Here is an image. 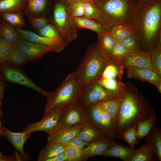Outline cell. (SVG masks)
I'll return each instance as SVG.
<instances>
[{
    "label": "cell",
    "mask_w": 161,
    "mask_h": 161,
    "mask_svg": "<svg viewBox=\"0 0 161 161\" xmlns=\"http://www.w3.org/2000/svg\"><path fill=\"white\" fill-rule=\"evenodd\" d=\"M52 24L67 44L77 38V30L71 21L66 8L61 3H57L55 6Z\"/></svg>",
    "instance_id": "8"
},
{
    "label": "cell",
    "mask_w": 161,
    "mask_h": 161,
    "mask_svg": "<svg viewBox=\"0 0 161 161\" xmlns=\"http://www.w3.org/2000/svg\"><path fill=\"white\" fill-rule=\"evenodd\" d=\"M30 28L32 30L38 31L49 22L46 17L40 16H27Z\"/></svg>",
    "instance_id": "43"
},
{
    "label": "cell",
    "mask_w": 161,
    "mask_h": 161,
    "mask_svg": "<svg viewBox=\"0 0 161 161\" xmlns=\"http://www.w3.org/2000/svg\"><path fill=\"white\" fill-rule=\"evenodd\" d=\"M0 36L14 45L21 38L15 28L2 19L0 20Z\"/></svg>",
    "instance_id": "26"
},
{
    "label": "cell",
    "mask_w": 161,
    "mask_h": 161,
    "mask_svg": "<svg viewBox=\"0 0 161 161\" xmlns=\"http://www.w3.org/2000/svg\"><path fill=\"white\" fill-rule=\"evenodd\" d=\"M110 33L116 42H120L134 33L131 26L118 25L112 27Z\"/></svg>",
    "instance_id": "27"
},
{
    "label": "cell",
    "mask_w": 161,
    "mask_h": 161,
    "mask_svg": "<svg viewBox=\"0 0 161 161\" xmlns=\"http://www.w3.org/2000/svg\"><path fill=\"white\" fill-rule=\"evenodd\" d=\"M152 65L155 71L161 76V41L150 51Z\"/></svg>",
    "instance_id": "37"
},
{
    "label": "cell",
    "mask_w": 161,
    "mask_h": 161,
    "mask_svg": "<svg viewBox=\"0 0 161 161\" xmlns=\"http://www.w3.org/2000/svg\"><path fill=\"white\" fill-rule=\"evenodd\" d=\"M135 150L115 142L107 149L102 155L118 158L124 161H128Z\"/></svg>",
    "instance_id": "19"
},
{
    "label": "cell",
    "mask_w": 161,
    "mask_h": 161,
    "mask_svg": "<svg viewBox=\"0 0 161 161\" xmlns=\"http://www.w3.org/2000/svg\"><path fill=\"white\" fill-rule=\"evenodd\" d=\"M115 141L107 138L100 139L87 143L83 150L85 157L89 158L102 155L107 149Z\"/></svg>",
    "instance_id": "18"
},
{
    "label": "cell",
    "mask_w": 161,
    "mask_h": 161,
    "mask_svg": "<svg viewBox=\"0 0 161 161\" xmlns=\"http://www.w3.org/2000/svg\"><path fill=\"white\" fill-rule=\"evenodd\" d=\"M22 11L14 13H0V17L4 20L15 28L24 29L26 23Z\"/></svg>",
    "instance_id": "24"
},
{
    "label": "cell",
    "mask_w": 161,
    "mask_h": 161,
    "mask_svg": "<svg viewBox=\"0 0 161 161\" xmlns=\"http://www.w3.org/2000/svg\"><path fill=\"white\" fill-rule=\"evenodd\" d=\"M124 68L131 67H145L155 70L152 67L150 52L140 50L129 54L120 62Z\"/></svg>",
    "instance_id": "14"
},
{
    "label": "cell",
    "mask_w": 161,
    "mask_h": 161,
    "mask_svg": "<svg viewBox=\"0 0 161 161\" xmlns=\"http://www.w3.org/2000/svg\"><path fill=\"white\" fill-rule=\"evenodd\" d=\"M70 20L75 28H84L93 30L97 33L106 30L102 24L95 20L83 17H73L69 16Z\"/></svg>",
    "instance_id": "21"
},
{
    "label": "cell",
    "mask_w": 161,
    "mask_h": 161,
    "mask_svg": "<svg viewBox=\"0 0 161 161\" xmlns=\"http://www.w3.org/2000/svg\"><path fill=\"white\" fill-rule=\"evenodd\" d=\"M66 146L60 143H48L40 152L37 159L38 161H46L65 152Z\"/></svg>",
    "instance_id": "23"
},
{
    "label": "cell",
    "mask_w": 161,
    "mask_h": 161,
    "mask_svg": "<svg viewBox=\"0 0 161 161\" xmlns=\"http://www.w3.org/2000/svg\"><path fill=\"white\" fill-rule=\"evenodd\" d=\"M26 0H1L0 1V13L22 11Z\"/></svg>",
    "instance_id": "32"
},
{
    "label": "cell",
    "mask_w": 161,
    "mask_h": 161,
    "mask_svg": "<svg viewBox=\"0 0 161 161\" xmlns=\"http://www.w3.org/2000/svg\"><path fill=\"white\" fill-rule=\"evenodd\" d=\"M155 113L145 98L129 82L124 84L120 95L116 137L120 138L128 129L137 125Z\"/></svg>",
    "instance_id": "2"
},
{
    "label": "cell",
    "mask_w": 161,
    "mask_h": 161,
    "mask_svg": "<svg viewBox=\"0 0 161 161\" xmlns=\"http://www.w3.org/2000/svg\"><path fill=\"white\" fill-rule=\"evenodd\" d=\"M83 123L69 127L60 129L55 133L49 135L47 138V143H60L66 145L72 138L77 136Z\"/></svg>",
    "instance_id": "17"
},
{
    "label": "cell",
    "mask_w": 161,
    "mask_h": 161,
    "mask_svg": "<svg viewBox=\"0 0 161 161\" xmlns=\"http://www.w3.org/2000/svg\"><path fill=\"white\" fill-rule=\"evenodd\" d=\"M131 25L141 50L150 52L161 41V0H139Z\"/></svg>",
    "instance_id": "1"
},
{
    "label": "cell",
    "mask_w": 161,
    "mask_h": 161,
    "mask_svg": "<svg viewBox=\"0 0 161 161\" xmlns=\"http://www.w3.org/2000/svg\"><path fill=\"white\" fill-rule=\"evenodd\" d=\"M0 75L7 82L19 84L36 91L47 97L50 92L37 85L26 74L23 67L6 63L0 66Z\"/></svg>",
    "instance_id": "6"
},
{
    "label": "cell",
    "mask_w": 161,
    "mask_h": 161,
    "mask_svg": "<svg viewBox=\"0 0 161 161\" xmlns=\"http://www.w3.org/2000/svg\"><path fill=\"white\" fill-rule=\"evenodd\" d=\"M151 83L155 86L160 93H161V81L155 82Z\"/></svg>",
    "instance_id": "50"
},
{
    "label": "cell",
    "mask_w": 161,
    "mask_h": 161,
    "mask_svg": "<svg viewBox=\"0 0 161 161\" xmlns=\"http://www.w3.org/2000/svg\"><path fill=\"white\" fill-rule=\"evenodd\" d=\"M83 17L95 20L98 15V11L94 3L92 1L84 0Z\"/></svg>",
    "instance_id": "45"
},
{
    "label": "cell",
    "mask_w": 161,
    "mask_h": 161,
    "mask_svg": "<svg viewBox=\"0 0 161 161\" xmlns=\"http://www.w3.org/2000/svg\"><path fill=\"white\" fill-rule=\"evenodd\" d=\"M129 53L120 42H117L108 58L112 62L120 64L121 61Z\"/></svg>",
    "instance_id": "36"
},
{
    "label": "cell",
    "mask_w": 161,
    "mask_h": 161,
    "mask_svg": "<svg viewBox=\"0 0 161 161\" xmlns=\"http://www.w3.org/2000/svg\"><path fill=\"white\" fill-rule=\"evenodd\" d=\"M119 42L125 48L129 53L141 50L140 41L135 34Z\"/></svg>",
    "instance_id": "40"
},
{
    "label": "cell",
    "mask_w": 161,
    "mask_h": 161,
    "mask_svg": "<svg viewBox=\"0 0 161 161\" xmlns=\"http://www.w3.org/2000/svg\"><path fill=\"white\" fill-rule=\"evenodd\" d=\"M84 0H72L66 8L69 16L71 17H83L84 14Z\"/></svg>",
    "instance_id": "38"
},
{
    "label": "cell",
    "mask_w": 161,
    "mask_h": 161,
    "mask_svg": "<svg viewBox=\"0 0 161 161\" xmlns=\"http://www.w3.org/2000/svg\"><path fill=\"white\" fill-rule=\"evenodd\" d=\"M87 143L76 136L70 140L66 144V146L73 147L83 150Z\"/></svg>",
    "instance_id": "46"
},
{
    "label": "cell",
    "mask_w": 161,
    "mask_h": 161,
    "mask_svg": "<svg viewBox=\"0 0 161 161\" xmlns=\"http://www.w3.org/2000/svg\"><path fill=\"white\" fill-rule=\"evenodd\" d=\"M111 63L101 51L98 42L89 46L75 71L78 77L81 90L100 79L105 68Z\"/></svg>",
    "instance_id": "4"
},
{
    "label": "cell",
    "mask_w": 161,
    "mask_h": 161,
    "mask_svg": "<svg viewBox=\"0 0 161 161\" xmlns=\"http://www.w3.org/2000/svg\"><path fill=\"white\" fill-rule=\"evenodd\" d=\"M126 142L129 146L135 149L137 143V126L135 125L127 129L122 134L121 138Z\"/></svg>",
    "instance_id": "41"
},
{
    "label": "cell",
    "mask_w": 161,
    "mask_h": 161,
    "mask_svg": "<svg viewBox=\"0 0 161 161\" xmlns=\"http://www.w3.org/2000/svg\"><path fill=\"white\" fill-rule=\"evenodd\" d=\"M139 0H97L94 2L98 11L96 20L109 31L118 25L131 26Z\"/></svg>",
    "instance_id": "3"
},
{
    "label": "cell",
    "mask_w": 161,
    "mask_h": 161,
    "mask_svg": "<svg viewBox=\"0 0 161 161\" xmlns=\"http://www.w3.org/2000/svg\"><path fill=\"white\" fill-rule=\"evenodd\" d=\"M2 116H3V113L1 110V107H0V128L3 130L4 126H3L2 125L1 123V117Z\"/></svg>",
    "instance_id": "51"
},
{
    "label": "cell",
    "mask_w": 161,
    "mask_h": 161,
    "mask_svg": "<svg viewBox=\"0 0 161 161\" xmlns=\"http://www.w3.org/2000/svg\"><path fill=\"white\" fill-rule=\"evenodd\" d=\"M124 67L123 65L111 63L105 68L101 76L102 78H116L121 80Z\"/></svg>",
    "instance_id": "33"
},
{
    "label": "cell",
    "mask_w": 161,
    "mask_h": 161,
    "mask_svg": "<svg viewBox=\"0 0 161 161\" xmlns=\"http://www.w3.org/2000/svg\"><path fill=\"white\" fill-rule=\"evenodd\" d=\"M145 0V1H151V0Z\"/></svg>",
    "instance_id": "54"
},
{
    "label": "cell",
    "mask_w": 161,
    "mask_h": 161,
    "mask_svg": "<svg viewBox=\"0 0 161 161\" xmlns=\"http://www.w3.org/2000/svg\"><path fill=\"white\" fill-rule=\"evenodd\" d=\"M47 4V0H26L23 12L27 16H40L45 10Z\"/></svg>",
    "instance_id": "25"
},
{
    "label": "cell",
    "mask_w": 161,
    "mask_h": 161,
    "mask_svg": "<svg viewBox=\"0 0 161 161\" xmlns=\"http://www.w3.org/2000/svg\"><path fill=\"white\" fill-rule=\"evenodd\" d=\"M98 81L90 84L80 92L77 102L85 109L103 101L118 97L121 94L107 91Z\"/></svg>",
    "instance_id": "7"
},
{
    "label": "cell",
    "mask_w": 161,
    "mask_h": 161,
    "mask_svg": "<svg viewBox=\"0 0 161 161\" xmlns=\"http://www.w3.org/2000/svg\"><path fill=\"white\" fill-rule=\"evenodd\" d=\"M29 62L25 55L15 45L8 57L7 63L23 68Z\"/></svg>",
    "instance_id": "34"
},
{
    "label": "cell",
    "mask_w": 161,
    "mask_h": 161,
    "mask_svg": "<svg viewBox=\"0 0 161 161\" xmlns=\"http://www.w3.org/2000/svg\"><path fill=\"white\" fill-rule=\"evenodd\" d=\"M15 45L25 55L29 62L38 60L47 52H55L54 49L50 47L34 43L21 38Z\"/></svg>",
    "instance_id": "13"
},
{
    "label": "cell",
    "mask_w": 161,
    "mask_h": 161,
    "mask_svg": "<svg viewBox=\"0 0 161 161\" xmlns=\"http://www.w3.org/2000/svg\"><path fill=\"white\" fill-rule=\"evenodd\" d=\"M69 0V1L70 2V1H71L72 0Z\"/></svg>",
    "instance_id": "55"
},
{
    "label": "cell",
    "mask_w": 161,
    "mask_h": 161,
    "mask_svg": "<svg viewBox=\"0 0 161 161\" xmlns=\"http://www.w3.org/2000/svg\"><path fill=\"white\" fill-rule=\"evenodd\" d=\"M97 34L100 47L103 54L108 57V56L113 49L116 42L109 31L106 30Z\"/></svg>",
    "instance_id": "30"
},
{
    "label": "cell",
    "mask_w": 161,
    "mask_h": 161,
    "mask_svg": "<svg viewBox=\"0 0 161 161\" xmlns=\"http://www.w3.org/2000/svg\"><path fill=\"white\" fill-rule=\"evenodd\" d=\"M86 120L85 109L77 101L72 102L64 107L60 120V129L82 124Z\"/></svg>",
    "instance_id": "11"
},
{
    "label": "cell",
    "mask_w": 161,
    "mask_h": 161,
    "mask_svg": "<svg viewBox=\"0 0 161 161\" xmlns=\"http://www.w3.org/2000/svg\"><path fill=\"white\" fill-rule=\"evenodd\" d=\"M156 115L154 113L149 118L137 124V143L148 134L153 127L156 126Z\"/></svg>",
    "instance_id": "31"
},
{
    "label": "cell",
    "mask_w": 161,
    "mask_h": 161,
    "mask_svg": "<svg viewBox=\"0 0 161 161\" xmlns=\"http://www.w3.org/2000/svg\"><path fill=\"white\" fill-rule=\"evenodd\" d=\"M145 142L151 148L160 161L161 160V130L156 126L145 137Z\"/></svg>",
    "instance_id": "22"
},
{
    "label": "cell",
    "mask_w": 161,
    "mask_h": 161,
    "mask_svg": "<svg viewBox=\"0 0 161 161\" xmlns=\"http://www.w3.org/2000/svg\"><path fill=\"white\" fill-rule=\"evenodd\" d=\"M6 86V82L2 77L0 75V107H1L2 101Z\"/></svg>",
    "instance_id": "48"
},
{
    "label": "cell",
    "mask_w": 161,
    "mask_h": 161,
    "mask_svg": "<svg viewBox=\"0 0 161 161\" xmlns=\"http://www.w3.org/2000/svg\"><path fill=\"white\" fill-rule=\"evenodd\" d=\"M64 153L67 161H83L87 159L84 156L83 150L73 147L66 146Z\"/></svg>",
    "instance_id": "42"
},
{
    "label": "cell",
    "mask_w": 161,
    "mask_h": 161,
    "mask_svg": "<svg viewBox=\"0 0 161 161\" xmlns=\"http://www.w3.org/2000/svg\"><path fill=\"white\" fill-rule=\"evenodd\" d=\"M86 120L106 137L115 140L116 139V130L117 122L107 120L101 114L100 109L97 105L85 108Z\"/></svg>",
    "instance_id": "9"
},
{
    "label": "cell",
    "mask_w": 161,
    "mask_h": 161,
    "mask_svg": "<svg viewBox=\"0 0 161 161\" xmlns=\"http://www.w3.org/2000/svg\"><path fill=\"white\" fill-rule=\"evenodd\" d=\"M14 45L0 36V66L7 63L8 57Z\"/></svg>",
    "instance_id": "39"
},
{
    "label": "cell",
    "mask_w": 161,
    "mask_h": 161,
    "mask_svg": "<svg viewBox=\"0 0 161 161\" xmlns=\"http://www.w3.org/2000/svg\"><path fill=\"white\" fill-rule=\"evenodd\" d=\"M77 136L87 143L100 139L106 138L87 120L83 123Z\"/></svg>",
    "instance_id": "20"
},
{
    "label": "cell",
    "mask_w": 161,
    "mask_h": 161,
    "mask_svg": "<svg viewBox=\"0 0 161 161\" xmlns=\"http://www.w3.org/2000/svg\"><path fill=\"white\" fill-rule=\"evenodd\" d=\"M89 0V1H92L93 2H94V1H96L97 0Z\"/></svg>",
    "instance_id": "53"
},
{
    "label": "cell",
    "mask_w": 161,
    "mask_h": 161,
    "mask_svg": "<svg viewBox=\"0 0 161 161\" xmlns=\"http://www.w3.org/2000/svg\"><path fill=\"white\" fill-rule=\"evenodd\" d=\"M155 154L147 144L142 145L139 148L135 150L128 161H154Z\"/></svg>",
    "instance_id": "28"
},
{
    "label": "cell",
    "mask_w": 161,
    "mask_h": 161,
    "mask_svg": "<svg viewBox=\"0 0 161 161\" xmlns=\"http://www.w3.org/2000/svg\"><path fill=\"white\" fill-rule=\"evenodd\" d=\"M21 38L39 44L52 48L55 52H59L64 50L66 43L61 37L49 38L40 35L32 31L15 28Z\"/></svg>",
    "instance_id": "12"
},
{
    "label": "cell",
    "mask_w": 161,
    "mask_h": 161,
    "mask_svg": "<svg viewBox=\"0 0 161 161\" xmlns=\"http://www.w3.org/2000/svg\"><path fill=\"white\" fill-rule=\"evenodd\" d=\"M64 106L55 109L40 121L29 124L22 131L30 134L38 131L46 132L49 135L55 133L60 129V120Z\"/></svg>",
    "instance_id": "10"
},
{
    "label": "cell",
    "mask_w": 161,
    "mask_h": 161,
    "mask_svg": "<svg viewBox=\"0 0 161 161\" xmlns=\"http://www.w3.org/2000/svg\"><path fill=\"white\" fill-rule=\"evenodd\" d=\"M3 131L0 128V137L2 136H3ZM2 155V154L0 151V157Z\"/></svg>",
    "instance_id": "52"
},
{
    "label": "cell",
    "mask_w": 161,
    "mask_h": 161,
    "mask_svg": "<svg viewBox=\"0 0 161 161\" xmlns=\"http://www.w3.org/2000/svg\"><path fill=\"white\" fill-rule=\"evenodd\" d=\"M1 0H0V1H1Z\"/></svg>",
    "instance_id": "56"
},
{
    "label": "cell",
    "mask_w": 161,
    "mask_h": 161,
    "mask_svg": "<svg viewBox=\"0 0 161 161\" xmlns=\"http://www.w3.org/2000/svg\"><path fill=\"white\" fill-rule=\"evenodd\" d=\"M3 131V136L10 142L16 150L19 153L23 161L29 160V155L24 151V146L27 139L30 136L24 132H15L4 127Z\"/></svg>",
    "instance_id": "15"
},
{
    "label": "cell",
    "mask_w": 161,
    "mask_h": 161,
    "mask_svg": "<svg viewBox=\"0 0 161 161\" xmlns=\"http://www.w3.org/2000/svg\"><path fill=\"white\" fill-rule=\"evenodd\" d=\"M81 91L78 77L75 71L68 75L58 87L50 92L47 97L43 117L57 108L77 101Z\"/></svg>",
    "instance_id": "5"
},
{
    "label": "cell",
    "mask_w": 161,
    "mask_h": 161,
    "mask_svg": "<svg viewBox=\"0 0 161 161\" xmlns=\"http://www.w3.org/2000/svg\"><path fill=\"white\" fill-rule=\"evenodd\" d=\"M128 78H132L151 83L161 81V77L155 71L145 67H131L126 68Z\"/></svg>",
    "instance_id": "16"
},
{
    "label": "cell",
    "mask_w": 161,
    "mask_h": 161,
    "mask_svg": "<svg viewBox=\"0 0 161 161\" xmlns=\"http://www.w3.org/2000/svg\"><path fill=\"white\" fill-rule=\"evenodd\" d=\"M46 161H67V157L64 152L49 159Z\"/></svg>",
    "instance_id": "49"
},
{
    "label": "cell",
    "mask_w": 161,
    "mask_h": 161,
    "mask_svg": "<svg viewBox=\"0 0 161 161\" xmlns=\"http://www.w3.org/2000/svg\"><path fill=\"white\" fill-rule=\"evenodd\" d=\"M38 32V35L46 37L57 38L61 37L57 28L52 23H48Z\"/></svg>",
    "instance_id": "44"
},
{
    "label": "cell",
    "mask_w": 161,
    "mask_h": 161,
    "mask_svg": "<svg viewBox=\"0 0 161 161\" xmlns=\"http://www.w3.org/2000/svg\"><path fill=\"white\" fill-rule=\"evenodd\" d=\"M120 102V95L118 97L103 101L96 105H99L103 109L117 122Z\"/></svg>",
    "instance_id": "29"
},
{
    "label": "cell",
    "mask_w": 161,
    "mask_h": 161,
    "mask_svg": "<svg viewBox=\"0 0 161 161\" xmlns=\"http://www.w3.org/2000/svg\"><path fill=\"white\" fill-rule=\"evenodd\" d=\"M99 83L107 91L117 93H121L124 86L121 80L116 78H102Z\"/></svg>",
    "instance_id": "35"
},
{
    "label": "cell",
    "mask_w": 161,
    "mask_h": 161,
    "mask_svg": "<svg viewBox=\"0 0 161 161\" xmlns=\"http://www.w3.org/2000/svg\"><path fill=\"white\" fill-rule=\"evenodd\" d=\"M22 161V158L16 150L14 154L11 156H6L2 155L0 157V161Z\"/></svg>",
    "instance_id": "47"
}]
</instances>
